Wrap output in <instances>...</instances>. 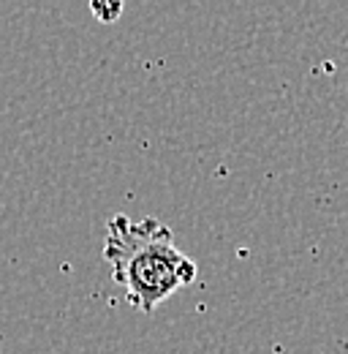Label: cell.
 <instances>
[{
  "instance_id": "2",
  "label": "cell",
  "mask_w": 348,
  "mask_h": 354,
  "mask_svg": "<svg viewBox=\"0 0 348 354\" xmlns=\"http://www.w3.org/2000/svg\"><path fill=\"white\" fill-rule=\"evenodd\" d=\"M90 11L98 17V22H115L120 14H123V3L120 0H93L90 3Z\"/></svg>"
},
{
  "instance_id": "1",
  "label": "cell",
  "mask_w": 348,
  "mask_h": 354,
  "mask_svg": "<svg viewBox=\"0 0 348 354\" xmlns=\"http://www.w3.org/2000/svg\"><path fill=\"white\" fill-rule=\"evenodd\" d=\"M104 259L115 283L126 289L128 303L142 313H153L199 275L196 262L174 245L172 229L153 216H112L106 223Z\"/></svg>"
}]
</instances>
